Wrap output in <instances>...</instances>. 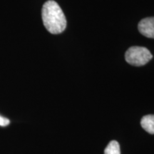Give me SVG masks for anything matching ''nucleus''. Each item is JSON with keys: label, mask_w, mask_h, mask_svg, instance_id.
<instances>
[{"label": "nucleus", "mask_w": 154, "mask_h": 154, "mask_svg": "<svg viewBox=\"0 0 154 154\" xmlns=\"http://www.w3.org/2000/svg\"><path fill=\"white\" fill-rule=\"evenodd\" d=\"M104 154H121L120 145L116 140H111L104 150Z\"/></svg>", "instance_id": "obj_5"}, {"label": "nucleus", "mask_w": 154, "mask_h": 154, "mask_svg": "<svg viewBox=\"0 0 154 154\" xmlns=\"http://www.w3.org/2000/svg\"><path fill=\"white\" fill-rule=\"evenodd\" d=\"M9 123H10V121L8 119L5 118V117H2L0 116V126H7L9 124Z\"/></svg>", "instance_id": "obj_6"}, {"label": "nucleus", "mask_w": 154, "mask_h": 154, "mask_svg": "<svg viewBox=\"0 0 154 154\" xmlns=\"http://www.w3.org/2000/svg\"><path fill=\"white\" fill-rule=\"evenodd\" d=\"M140 125L146 132L154 134V115L143 116L140 121Z\"/></svg>", "instance_id": "obj_4"}, {"label": "nucleus", "mask_w": 154, "mask_h": 154, "mask_svg": "<svg viewBox=\"0 0 154 154\" xmlns=\"http://www.w3.org/2000/svg\"><path fill=\"white\" fill-rule=\"evenodd\" d=\"M138 29L146 37L154 38V17L141 19L138 24Z\"/></svg>", "instance_id": "obj_3"}, {"label": "nucleus", "mask_w": 154, "mask_h": 154, "mask_svg": "<svg viewBox=\"0 0 154 154\" xmlns=\"http://www.w3.org/2000/svg\"><path fill=\"white\" fill-rule=\"evenodd\" d=\"M153 55L146 47L134 46L127 49L125 53L126 62L134 66H141L149 62Z\"/></svg>", "instance_id": "obj_2"}, {"label": "nucleus", "mask_w": 154, "mask_h": 154, "mask_svg": "<svg viewBox=\"0 0 154 154\" xmlns=\"http://www.w3.org/2000/svg\"><path fill=\"white\" fill-rule=\"evenodd\" d=\"M42 17L44 26L51 34H59L66 29V17L60 6L55 1L49 0L44 4Z\"/></svg>", "instance_id": "obj_1"}]
</instances>
